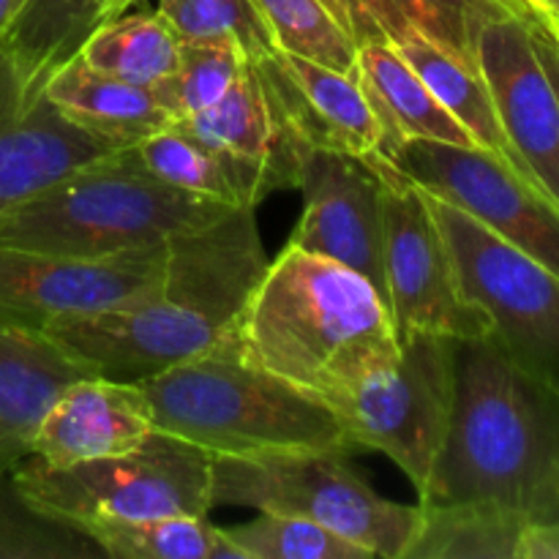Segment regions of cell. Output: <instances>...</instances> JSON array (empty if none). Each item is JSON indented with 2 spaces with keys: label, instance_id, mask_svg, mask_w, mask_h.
<instances>
[{
  "label": "cell",
  "instance_id": "6da1fadb",
  "mask_svg": "<svg viewBox=\"0 0 559 559\" xmlns=\"http://www.w3.org/2000/svg\"><path fill=\"white\" fill-rule=\"evenodd\" d=\"M254 211L229 207L169 238L162 284L140 304L71 317L44 333L109 380L140 382L218 353L267 271Z\"/></svg>",
  "mask_w": 559,
  "mask_h": 559
},
{
  "label": "cell",
  "instance_id": "7a4b0ae2",
  "mask_svg": "<svg viewBox=\"0 0 559 559\" xmlns=\"http://www.w3.org/2000/svg\"><path fill=\"white\" fill-rule=\"evenodd\" d=\"M418 500L559 519V388L491 333L456 338L451 429Z\"/></svg>",
  "mask_w": 559,
  "mask_h": 559
},
{
  "label": "cell",
  "instance_id": "3957f363",
  "mask_svg": "<svg viewBox=\"0 0 559 559\" xmlns=\"http://www.w3.org/2000/svg\"><path fill=\"white\" fill-rule=\"evenodd\" d=\"M229 347L328 407L402 353L385 298L369 278L293 246L267 262Z\"/></svg>",
  "mask_w": 559,
  "mask_h": 559
},
{
  "label": "cell",
  "instance_id": "277c9868",
  "mask_svg": "<svg viewBox=\"0 0 559 559\" xmlns=\"http://www.w3.org/2000/svg\"><path fill=\"white\" fill-rule=\"evenodd\" d=\"M140 385L156 431L191 442L211 459L353 451L328 404L243 360L229 344Z\"/></svg>",
  "mask_w": 559,
  "mask_h": 559
},
{
  "label": "cell",
  "instance_id": "5b68a950",
  "mask_svg": "<svg viewBox=\"0 0 559 559\" xmlns=\"http://www.w3.org/2000/svg\"><path fill=\"white\" fill-rule=\"evenodd\" d=\"M227 211L151 178L115 151L0 211V246L98 260L162 246Z\"/></svg>",
  "mask_w": 559,
  "mask_h": 559
},
{
  "label": "cell",
  "instance_id": "8992f818",
  "mask_svg": "<svg viewBox=\"0 0 559 559\" xmlns=\"http://www.w3.org/2000/svg\"><path fill=\"white\" fill-rule=\"evenodd\" d=\"M22 500L76 530L96 522L207 516L213 459L202 448L153 431L140 448L74 467H47L27 456L11 473Z\"/></svg>",
  "mask_w": 559,
  "mask_h": 559
},
{
  "label": "cell",
  "instance_id": "52a82bcc",
  "mask_svg": "<svg viewBox=\"0 0 559 559\" xmlns=\"http://www.w3.org/2000/svg\"><path fill=\"white\" fill-rule=\"evenodd\" d=\"M344 451L213 459V506L287 513L333 530L371 557L404 559L420 527V506L377 495Z\"/></svg>",
  "mask_w": 559,
  "mask_h": 559
},
{
  "label": "cell",
  "instance_id": "ba28073f",
  "mask_svg": "<svg viewBox=\"0 0 559 559\" xmlns=\"http://www.w3.org/2000/svg\"><path fill=\"white\" fill-rule=\"evenodd\" d=\"M456 396V338L415 333L402 338L396 364L333 404L349 448L391 459L418 497L448 440Z\"/></svg>",
  "mask_w": 559,
  "mask_h": 559
},
{
  "label": "cell",
  "instance_id": "9c48e42d",
  "mask_svg": "<svg viewBox=\"0 0 559 559\" xmlns=\"http://www.w3.org/2000/svg\"><path fill=\"white\" fill-rule=\"evenodd\" d=\"M382 180V267L385 304L399 342L415 333L480 338L491 333L459 284L456 265L424 186L380 153H369Z\"/></svg>",
  "mask_w": 559,
  "mask_h": 559
},
{
  "label": "cell",
  "instance_id": "30bf717a",
  "mask_svg": "<svg viewBox=\"0 0 559 559\" xmlns=\"http://www.w3.org/2000/svg\"><path fill=\"white\" fill-rule=\"evenodd\" d=\"M429 194V191H426ZM464 298L491 322V336L559 388V276L506 243L462 207L429 194Z\"/></svg>",
  "mask_w": 559,
  "mask_h": 559
},
{
  "label": "cell",
  "instance_id": "8fae6325",
  "mask_svg": "<svg viewBox=\"0 0 559 559\" xmlns=\"http://www.w3.org/2000/svg\"><path fill=\"white\" fill-rule=\"evenodd\" d=\"M388 162L559 276V205L484 147L402 142Z\"/></svg>",
  "mask_w": 559,
  "mask_h": 559
},
{
  "label": "cell",
  "instance_id": "7c38bea8",
  "mask_svg": "<svg viewBox=\"0 0 559 559\" xmlns=\"http://www.w3.org/2000/svg\"><path fill=\"white\" fill-rule=\"evenodd\" d=\"M52 69L14 38L0 44V211L120 151L49 102Z\"/></svg>",
  "mask_w": 559,
  "mask_h": 559
},
{
  "label": "cell",
  "instance_id": "4fadbf2b",
  "mask_svg": "<svg viewBox=\"0 0 559 559\" xmlns=\"http://www.w3.org/2000/svg\"><path fill=\"white\" fill-rule=\"evenodd\" d=\"M167 243L76 260L0 246V325L47 331L71 317L140 304L158 289Z\"/></svg>",
  "mask_w": 559,
  "mask_h": 559
},
{
  "label": "cell",
  "instance_id": "5bb4252c",
  "mask_svg": "<svg viewBox=\"0 0 559 559\" xmlns=\"http://www.w3.org/2000/svg\"><path fill=\"white\" fill-rule=\"evenodd\" d=\"M533 11L508 3L475 27V63L533 186L559 205V96L535 49Z\"/></svg>",
  "mask_w": 559,
  "mask_h": 559
},
{
  "label": "cell",
  "instance_id": "9a60e30c",
  "mask_svg": "<svg viewBox=\"0 0 559 559\" xmlns=\"http://www.w3.org/2000/svg\"><path fill=\"white\" fill-rule=\"evenodd\" d=\"M298 189L304 191V213L287 246L353 267L385 298L382 180L369 156L309 151Z\"/></svg>",
  "mask_w": 559,
  "mask_h": 559
},
{
  "label": "cell",
  "instance_id": "2e32d148",
  "mask_svg": "<svg viewBox=\"0 0 559 559\" xmlns=\"http://www.w3.org/2000/svg\"><path fill=\"white\" fill-rule=\"evenodd\" d=\"M284 134L306 151L369 156L382 147V123L366 98L358 71H336L298 55L251 60Z\"/></svg>",
  "mask_w": 559,
  "mask_h": 559
},
{
  "label": "cell",
  "instance_id": "e0dca14e",
  "mask_svg": "<svg viewBox=\"0 0 559 559\" xmlns=\"http://www.w3.org/2000/svg\"><path fill=\"white\" fill-rule=\"evenodd\" d=\"M153 431V407L140 382L91 374L55 399L33 437L31 456L47 467H74L134 451Z\"/></svg>",
  "mask_w": 559,
  "mask_h": 559
},
{
  "label": "cell",
  "instance_id": "ac0fdd59",
  "mask_svg": "<svg viewBox=\"0 0 559 559\" xmlns=\"http://www.w3.org/2000/svg\"><path fill=\"white\" fill-rule=\"evenodd\" d=\"M91 374V366L44 331L0 325V480L31 456L55 399Z\"/></svg>",
  "mask_w": 559,
  "mask_h": 559
},
{
  "label": "cell",
  "instance_id": "d6986e66",
  "mask_svg": "<svg viewBox=\"0 0 559 559\" xmlns=\"http://www.w3.org/2000/svg\"><path fill=\"white\" fill-rule=\"evenodd\" d=\"M173 126L183 129L186 134L213 151L265 164L276 191L298 189L300 167H304L309 151L295 145L282 131L251 60L243 76L216 104L194 115H186Z\"/></svg>",
  "mask_w": 559,
  "mask_h": 559
},
{
  "label": "cell",
  "instance_id": "ffe728a7",
  "mask_svg": "<svg viewBox=\"0 0 559 559\" xmlns=\"http://www.w3.org/2000/svg\"><path fill=\"white\" fill-rule=\"evenodd\" d=\"M120 156L173 189L229 207H257L276 191L265 164L213 151L178 126L120 147Z\"/></svg>",
  "mask_w": 559,
  "mask_h": 559
},
{
  "label": "cell",
  "instance_id": "44dd1931",
  "mask_svg": "<svg viewBox=\"0 0 559 559\" xmlns=\"http://www.w3.org/2000/svg\"><path fill=\"white\" fill-rule=\"evenodd\" d=\"M47 96L66 118L104 136L112 145L129 147L175 123L151 87L131 85L118 76L91 69L76 52L60 60L47 76Z\"/></svg>",
  "mask_w": 559,
  "mask_h": 559
},
{
  "label": "cell",
  "instance_id": "7402d4cb",
  "mask_svg": "<svg viewBox=\"0 0 559 559\" xmlns=\"http://www.w3.org/2000/svg\"><path fill=\"white\" fill-rule=\"evenodd\" d=\"M358 76L382 123L380 156H391L402 142L409 140L445 142L459 147L475 145L469 131L437 102L429 85L393 44L358 47Z\"/></svg>",
  "mask_w": 559,
  "mask_h": 559
},
{
  "label": "cell",
  "instance_id": "603a6c76",
  "mask_svg": "<svg viewBox=\"0 0 559 559\" xmlns=\"http://www.w3.org/2000/svg\"><path fill=\"white\" fill-rule=\"evenodd\" d=\"M393 47L418 71V76L429 85L437 102L469 131L475 145L495 153L497 158H502L516 173L524 175L516 151H513L506 131H502L489 85H486L475 58H467L464 52H456V49L435 41L418 27H409L402 38L393 41Z\"/></svg>",
  "mask_w": 559,
  "mask_h": 559
},
{
  "label": "cell",
  "instance_id": "cb8c5ba5",
  "mask_svg": "<svg viewBox=\"0 0 559 559\" xmlns=\"http://www.w3.org/2000/svg\"><path fill=\"white\" fill-rule=\"evenodd\" d=\"M420 527L404 559H519L527 519L491 502H418Z\"/></svg>",
  "mask_w": 559,
  "mask_h": 559
},
{
  "label": "cell",
  "instance_id": "d4e9b609",
  "mask_svg": "<svg viewBox=\"0 0 559 559\" xmlns=\"http://www.w3.org/2000/svg\"><path fill=\"white\" fill-rule=\"evenodd\" d=\"M183 38L162 14H120L93 27L76 47L91 69L140 87H158L175 74Z\"/></svg>",
  "mask_w": 559,
  "mask_h": 559
},
{
  "label": "cell",
  "instance_id": "484cf974",
  "mask_svg": "<svg viewBox=\"0 0 559 559\" xmlns=\"http://www.w3.org/2000/svg\"><path fill=\"white\" fill-rule=\"evenodd\" d=\"M218 559H371V555L304 516L260 513L246 524L222 527Z\"/></svg>",
  "mask_w": 559,
  "mask_h": 559
},
{
  "label": "cell",
  "instance_id": "4316f807",
  "mask_svg": "<svg viewBox=\"0 0 559 559\" xmlns=\"http://www.w3.org/2000/svg\"><path fill=\"white\" fill-rule=\"evenodd\" d=\"M82 533L112 559H218L222 527L205 516L96 522Z\"/></svg>",
  "mask_w": 559,
  "mask_h": 559
},
{
  "label": "cell",
  "instance_id": "83f0119b",
  "mask_svg": "<svg viewBox=\"0 0 559 559\" xmlns=\"http://www.w3.org/2000/svg\"><path fill=\"white\" fill-rule=\"evenodd\" d=\"M273 49L336 71H358V44L322 0H251Z\"/></svg>",
  "mask_w": 559,
  "mask_h": 559
},
{
  "label": "cell",
  "instance_id": "f1b7e54d",
  "mask_svg": "<svg viewBox=\"0 0 559 559\" xmlns=\"http://www.w3.org/2000/svg\"><path fill=\"white\" fill-rule=\"evenodd\" d=\"M246 66L249 58L233 41H183L178 69L162 85L153 87V93L162 107L180 120L216 104L243 76Z\"/></svg>",
  "mask_w": 559,
  "mask_h": 559
},
{
  "label": "cell",
  "instance_id": "f546056e",
  "mask_svg": "<svg viewBox=\"0 0 559 559\" xmlns=\"http://www.w3.org/2000/svg\"><path fill=\"white\" fill-rule=\"evenodd\" d=\"M102 549L82 530L44 516L11 484L0 480V559H91Z\"/></svg>",
  "mask_w": 559,
  "mask_h": 559
},
{
  "label": "cell",
  "instance_id": "4dcf8cb0",
  "mask_svg": "<svg viewBox=\"0 0 559 559\" xmlns=\"http://www.w3.org/2000/svg\"><path fill=\"white\" fill-rule=\"evenodd\" d=\"M158 14L183 41L224 38L243 49L249 60L273 52V41L251 0H158Z\"/></svg>",
  "mask_w": 559,
  "mask_h": 559
},
{
  "label": "cell",
  "instance_id": "1f68e13d",
  "mask_svg": "<svg viewBox=\"0 0 559 559\" xmlns=\"http://www.w3.org/2000/svg\"><path fill=\"white\" fill-rule=\"evenodd\" d=\"M96 0H31L9 38L58 66L91 33Z\"/></svg>",
  "mask_w": 559,
  "mask_h": 559
},
{
  "label": "cell",
  "instance_id": "d6a6232c",
  "mask_svg": "<svg viewBox=\"0 0 559 559\" xmlns=\"http://www.w3.org/2000/svg\"><path fill=\"white\" fill-rule=\"evenodd\" d=\"M322 3L358 47L382 41L393 44L409 27H415L404 14L402 0H322Z\"/></svg>",
  "mask_w": 559,
  "mask_h": 559
},
{
  "label": "cell",
  "instance_id": "836d02e7",
  "mask_svg": "<svg viewBox=\"0 0 559 559\" xmlns=\"http://www.w3.org/2000/svg\"><path fill=\"white\" fill-rule=\"evenodd\" d=\"M519 559H559V519L527 524L519 544Z\"/></svg>",
  "mask_w": 559,
  "mask_h": 559
},
{
  "label": "cell",
  "instance_id": "e575fe53",
  "mask_svg": "<svg viewBox=\"0 0 559 559\" xmlns=\"http://www.w3.org/2000/svg\"><path fill=\"white\" fill-rule=\"evenodd\" d=\"M533 38H535V49H538L540 55V63L546 66V74H549L551 85H555L559 96V44L557 38L551 36L549 27H546L544 14L533 16Z\"/></svg>",
  "mask_w": 559,
  "mask_h": 559
},
{
  "label": "cell",
  "instance_id": "d590c367",
  "mask_svg": "<svg viewBox=\"0 0 559 559\" xmlns=\"http://www.w3.org/2000/svg\"><path fill=\"white\" fill-rule=\"evenodd\" d=\"M31 0H0V44L11 36Z\"/></svg>",
  "mask_w": 559,
  "mask_h": 559
},
{
  "label": "cell",
  "instance_id": "8d00e7d4",
  "mask_svg": "<svg viewBox=\"0 0 559 559\" xmlns=\"http://www.w3.org/2000/svg\"><path fill=\"white\" fill-rule=\"evenodd\" d=\"M134 3H136V0H96V5H93L91 25L96 27V25H102V22L115 20V16L126 14V11H129ZM93 27H91V31H93Z\"/></svg>",
  "mask_w": 559,
  "mask_h": 559
},
{
  "label": "cell",
  "instance_id": "74e56055",
  "mask_svg": "<svg viewBox=\"0 0 559 559\" xmlns=\"http://www.w3.org/2000/svg\"><path fill=\"white\" fill-rule=\"evenodd\" d=\"M524 3H527L533 11H538V14L551 16V0H524Z\"/></svg>",
  "mask_w": 559,
  "mask_h": 559
},
{
  "label": "cell",
  "instance_id": "f35d334b",
  "mask_svg": "<svg viewBox=\"0 0 559 559\" xmlns=\"http://www.w3.org/2000/svg\"><path fill=\"white\" fill-rule=\"evenodd\" d=\"M544 22H546V27L551 31V36H555L557 44H559V16H544Z\"/></svg>",
  "mask_w": 559,
  "mask_h": 559
},
{
  "label": "cell",
  "instance_id": "ab89813d",
  "mask_svg": "<svg viewBox=\"0 0 559 559\" xmlns=\"http://www.w3.org/2000/svg\"><path fill=\"white\" fill-rule=\"evenodd\" d=\"M551 16H559V0H551Z\"/></svg>",
  "mask_w": 559,
  "mask_h": 559
},
{
  "label": "cell",
  "instance_id": "60d3db41",
  "mask_svg": "<svg viewBox=\"0 0 559 559\" xmlns=\"http://www.w3.org/2000/svg\"><path fill=\"white\" fill-rule=\"evenodd\" d=\"M402 5H404V14H407L409 22H413V14H409V0H402Z\"/></svg>",
  "mask_w": 559,
  "mask_h": 559
}]
</instances>
